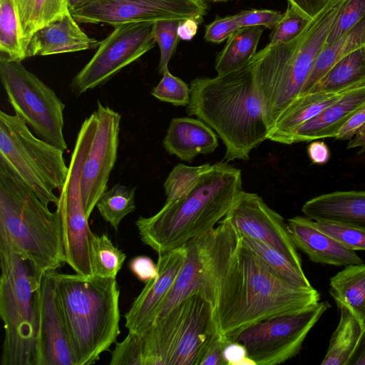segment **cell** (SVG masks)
I'll list each match as a JSON object with an SVG mask.
<instances>
[{"mask_svg": "<svg viewBox=\"0 0 365 365\" xmlns=\"http://www.w3.org/2000/svg\"><path fill=\"white\" fill-rule=\"evenodd\" d=\"M153 25V22H133L113 26L91 60L73 78L72 92L81 95L104 84L153 48L156 43Z\"/></svg>", "mask_w": 365, "mask_h": 365, "instance_id": "cell-14", "label": "cell"}, {"mask_svg": "<svg viewBox=\"0 0 365 365\" xmlns=\"http://www.w3.org/2000/svg\"><path fill=\"white\" fill-rule=\"evenodd\" d=\"M199 21L192 18L180 20L178 34L179 38L183 41L191 40L197 34Z\"/></svg>", "mask_w": 365, "mask_h": 365, "instance_id": "cell-51", "label": "cell"}, {"mask_svg": "<svg viewBox=\"0 0 365 365\" xmlns=\"http://www.w3.org/2000/svg\"><path fill=\"white\" fill-rule=\"evenodd\" d=\"M224 218L241 235L261 241L278 250L302 269V259L289 235L287 223L257 194L242 190Z\"/></svg>", "mask_w": 365, "mask_h": 365, "instance_id": "cell-17", "label": "cell"}, {"mask_svg": "<svg viewBox=\"0 0 365 365\" xmlns=\"http://www.w3.org/2000/svg\"><path fill=\"white\" fill-rule=\"evenodd\" d=\"M210 1H227V0H210Z\"/></svg>", "mask_w": 365, "mask_h": 365, "instance_id": "cell-55", "label": "cell"}, {"mask_svg": "<svg viewBox=\"0 0 365 365\" xmlns=\"http://www.w3.org/2000/svg\"><path fill=\"white\" fill-rule=\"evenodd\" d=\"M0 52L14 60L26 58L14 0H0Z\"/></svg>", "mask_w": 365, "mask_h": 365, "instance_id": "cell-35", "label": "cell"}, {"mask_svg": "<svg viewBox=\"0 0 365 365\" xmlns=\"http://www.w3.org/2000/svg\"><path fill=\"white\" fill-rule=\"evenodd\" d=\"M288 3L297 8L310 19L317 16L330 0H287Z\"/></svg>", "mask_w": 365, "mask_h": 365, "instance_id": "cell-49", "label": "cell"}, {"mask_svg": "<svg viewBox=\"0 0 365 365\" xmlns=\"http://www.w3.org/2000/svg\"><path fill=\"white\" fill-rule=\"evenodd\" d=\"M365 127V104L359 108L340 128L334 138L350 140Z\"/></svg>", "mask_w": 365, "mask_h": 365, "instance_id": "cell-48", "label": "cell"}, {"mask_svg": "<svg viewBox=\"0 0 365 365\" xmlns=\"http://www.w3.org/2000/svg\"><path fill=\"white\" fill-rule=\"evenodd\" d=\"M56 296L74 365L95 364L120 333L116 279L56 272Z\"/></svg>", "mask_w": 365, "mask_h": 365, "instance_id": "cell-5", "label": "cell"}, {"mask_svg": "<svg viewBox=\"0 0 365 365\" xmlns=\"http://www.w3.org/2000/svg\"><path fill=\"white\" fill-rule=\"evenodd\" d=\"M365 104V83L352 89L312 119L299 125L288 145L335 138L351 115Z\"/></svg>", "mask_w": 365, "mask_h": 365, "instance_id": "cell-22", "label": "cell"}, {"mask_svg": "<svg viewBox=\"0 0 365 365\" xmlns=\"http://www.w3.org/2000/svg\"><path fill=\"white\" fill-rule=\"evenodd\" d=\"M312 20L295 6H288L278 24L272 29L267 45L287 42L297 36Z\"/></svg>", "mask_w": 365, "mask_h": 365, "instance_id": "cell-38", "label": "cell"}, {"mask_svg": "<svg viewBox=\"0 0 365 365\" xmlns=\"http://www.w3.org/2000/svg\"><path fill=\"white\" fill-rule=\"evenodd\" d=\"M308 155L314 164H324L329 158L330 153L327 145L322 141H313L307 148Z\"/></svg>", "mask_w": 365, "mask_h": 365, "instance_id": "cell-50", "label": "cell"}, {"mask_svg": "<svg viewBox=\"0 0 365 365\" xmlns=\"http://www.w3.org/2000/svg\"><path fill=\"white\" fill-rule=\"evenodd\" d=\"M62 149L37 138L17 115L0 111V161L45 204L57 205L68 173Z\"/></svg>", "mask_w": 365, "mask_h": 365, "instance_id": "cell-9", "label": "cell"}, {"mask_svg": "<svg viewBox=\"0 0 365 365\" xmlns=\"http://www.w3.org/2000/svg\"><path fill=\"white\" fill-rule=\"evenodd\" d=\"M242 190L241 170L217 163L202 173L185 193L154 215L135 222L141 241L158 255L183 246L222 220Z\"/></svg>", "mask_w": 365, "mask_h": 365, "instance_id": "cell-3", "label": "cell"}, {"mask_svg": "<svg viewBox=\"0 0 365 365\" xmlns=\"http://www.w3.org/2000/svg\"><path fill=\"white\" fill-rule=\"evenodd\" d=\"M187 255L185 245L158 255V276L145 283L125 314L128 331L142 334L153 324L156 311L170 289Z\"/></svg>", "mask_w": 365, "mask_h": 365, "instance_id": "cell-19", "label": "cell"}, {"mask_svg": "<svg viewBox=\"0 0 365 365\" xmlns=\"http://www.w3.org/2000/svg\"><path fill=\"white\" fill-rule=\"evenodd\" d=\"M355 148H360L359 154L365 153V127L351 138L348 143V149Z\"/></svg>", "mask_w": 365, "mask_h": 365, "instance_id": "cell-53", "label": "cell"}, {"mask_svg": "<svg viewBox=\"0 0 365 365\" xmlns=\"http://www.w3.org/2000/svg\"><path fill=\"white\" fill-rule=\"evenodd\" d=\"M227 365H255L248 356L245 347L239 342L228 341L223 350Z\"/></svg>", "mask_w": 365, "mask_h": 365, "instance_id": "cell-47", "label": "cell"}, {"mask_svg": "<svg viewBox=\"0 0 365 365\" xmlns=\"http://www.w3.org/2000/svg\"><path fill=\"white\" fill-rule=\"evenodd\" d=\"M364 83L339 91L310 92L300 95L284 111L270 130L267 140L288 145L291 135L299 125L312 119L327 107Z\"/></svg>", "mask_w": 365, "mask_h": 365, "instance_id": "cell-25", "label": "cell"}, {"mask_svg": "<svg viewBox=\"0 0 365 365\" xmlns=\"http://www.w3.org/2000/svg\"><path fill=\"white\" fill-rule=\"evenodd\" d=\"M159 83L151 91L152 96L160 101L175 106H187L190 103V88L187 83L169 70L164 72Z\"/></svg>", "mask_w": 365, "mask_h": 365, "instance_id": "cell-39", "label": "cell"}, {"mask_svg": "<svg viewBox=\"0 0 365 365\" xmlns=\"http://www.w3.org/2000/svg\"><path fill=\"white\" fill-rule=\"evenodd\" d=\"M110 365H142V347L140 334L128 331L120 343H115L111 353Z\"/></svg>", "mask_w": 365, "mask_h": 365, "instance_id": "cell-42", "label": "cell"}, {"mask_svg": "<svg viewBox=\"0 0 365 365\" xmlns=\"http://www.w3.org/2000/svg\"><path fill=\"white\" fill-rule=\"evenodd\" d=\"M262 33L260 26L241 27L236 30L217 56L215 68L217 75L233 72L248 64L257 53Z\"/></svg>", "mask_w": 365, "mask_h": 365, "instance_id": "cell-27", "label": "cell"}, {"mask_svg": "<svg viewBox=\"0 0 365 365\" xmlns=\"http://www.w3.org/2000/svg\"><path fill=\"white\" fill-rule=\"evenodd\" d=\"M240 28L235 15L217 16L213 21L205 26L204 39L207 42L220 43Z\"/></svg>", "mask_w": 365, "mask_h": 365, "instance_id": "cell-44", "label": "cell"}, {"mask_svg": "<svg viewBox=\"0 0 365 365\" xmlns=\"http://www.w3.org/2000/svg\"><path fill=\"white\" fill-rule=\"evenodd\" d=\"M219 223L184 245L187 250L185 263L158 307L154 321L195 291H200L213 304L220 279L242 237L227 220L223 218Z\"/></svg>", "mask_w": 365, "mask_h": 365, "instance_id": "cell-10", "label": "cell"}, {"mask_svg": "<svg viewBox=\"0 0 365 365\" xmlns=\"http://www.w3.org/2000/svg\"><path fill=\"white\" fill-rule=\"evenodd\" d=\"M365 82V47L337 61L310 92L334 91Z\"/></svg>", "mask_w": 365, "mask_h": 365, "instance_id": "cell-31", "label": "cell"}, {"mask_svg": "<svg viewBox=\"0 0 365 365\" xmlns=\"http://www.w3.org/2000/svg\"><path fill=\"white\" fill-rule=\"evenodd\" d=\"M14 3L25 48L36 31L70 13L67 0H14Z\"/></svg>", "mask_w": 365, "mask_h": 365, "instance_id": "cell-30", "label": "cell"}, {"mask_svg": "<svg viewBox=\"0 0 365 365\" xmlns=\"http://www.w3.org/2000/svg\"><path fill=\"white\" fill-rule=\"evenodd\" d=\"M163 145L170 155L191 162L198 155L213 153L218 140L214 130L200 119L179 117L170 122Z\"/></svg>", "mask_w": 365, "mask_h": 365, "instance_id": "cell-24", "label": "cell"}, {"mask_svg": "<svg viewBox=\"0 0 365 365\" xmlns=\"http://www.w3.org/2000/svg\"><path fill=\"white\" fill-rule=\"evenodd\" d=\"M190 88L186 113L217 134L225 145L226 162L249 160L251 151L267 139L270 129L252 61L227 74L195 78Z\"/></svg>", "mask_w": 365, "mask_h": 365, "instance_id": "cell-2", "label": "cell"}, {"mask_svg": "<svg viewBox=\"0 0 365 365\" xmlns=\"http://www.w3.org/2000/svg\"><path fill=\"white\" fill-rule=\"evenodd\" d=\"M362 47H365V18L337 41L322 49L301 95L309 93L337 61Z\"/></svg>", "mask_w": 365, "mask_h": 365, "instance_id": "cell-29", "label": "cell"}, {"mask_svg": "<svg viewBox=\"0 0 365 365\" xmlns=\"http://www.w3.org/2000/svg\"><path fill=\"white\" fill-rule=\"evenodd\" d=\"M0 78L8 101L40 138L66 150L64 103L55 91L27 70L21 61L0 54Z\"/></svg>", "mask_w": 365, "mask_h": 365, "instance_id": "cell-11", "label": "cell"}, {"mask_svg": "<svg viewBox=\"0 0 365 365\" xmlns=\"http://www.w3.org/2000/svg\"><path fill=\"white\" fill-rule=\"evenodd\" d=\"M305 216L365 230V191H335L314 197L302 208Z\"/></svg>", "mask_w": 365, "mask_h": 365, "instance_id": "cell-23", "label": "cell"}, {"mask_svg": "<svg viewBox=\"0 0 365 365\" xmlns=\"http://www.w3.org/2000/svg\"><path fill=\"white\" fill-rule=\"evenodd\" d=\"M135 187L117 184L106 190L96 207L101 217L118 231L122 220L135 209Z\"/></svg>", "mask_w": 365, "mask_h": 365, "instance_id": "cell-34", "label": "cell"}, {"mask_svg": "<svg viewBox=\"0 0 365 365\" xmlns=\"http://www.w3.org/2000/svg\"><path fill=\"white\" fill-rule=\"evenodd\" d=\"M211 167L212 165L208 163L198 166L179 163L175 166L163 185L166 195L165 202L174 200L188 191L200 176Z\"/></svg>", "mask_w": 365, "mask_h": 365, "instance_id": "cell-36", "label": "cell"}, {"mask_svg": "<svg viewBox=\"0 0 365 365\" xmlns=\"http://www.w3.org/2000/svg\"><path fill=\"white\" fill-rule=\"evenodd\" d=\"M336 304L340 311V319L331 334L322 365H349L364 331L361 323L351 310L342 304Z\"/></svg>", "mask_w": 365, "mask_h": 365, "instance_id": "cell-28", "label": "cell"}, {"mask_svg": "<svg viewBox=\"0 0 365 365\" xmlns=\"http://www.w3.org/2000/svg\"><path fill=\"white\" fill-rule=\"evenodd\" d=\"M289 235L295 247L314 263L347 266L364 264L354 250L319 230L308 217L295 216L287 220Z\"/></svg>", "mask_w": 365, "mask_h": 365, "instance_id": "cell-20", "label": "cell"}, {"mask_svg": "<svg viewBox=\"0 0 365 365\" xmlns=\"http://www.w3.org/2000/svg\"><path fill=\"white\" fill-rule=\"evenodd\" d=\"M218 334L213 304L195 291L140 334L142 365H199Z\"/></svg>", "mask_w": 365, "mask_h": 365, "instance_id": "cell-8", "label": "cell"}, {"mask_svg": "<svg viewBox=\"0 0 365 365\" xmlns=\"http://www.w3.org/2000/svg\"><path fill=\"white\" fill-rule=\"evenodd\" d=\"M319 300L313 287L299 288L283 280L241 237L218 282L214 316L221 335L232 341L252 324L301 312Z\"/></svg>", "mask_w": 365, "mask_h": 365, "instance_id": "cell-1", "label": "cell"}, {"mask_svg": "<svg viewBox=\"0 0 365 365\" xmlns=\"http://www.w3.org/2000/svg\"><path fill=\"white\" fill-rule=\"evenodd\" d=\"M348 1L330 0L297 36L287 42L267 45L251 60L270 130L301 95L318 55Z\"/></svg>", "mask_w": 365, "mask_h": 365, "instance_id": "cell-4", "label": "cell"}, {"mask_svg": "<svg viewBox=\"0 0 365 365\" xmlns=\"http://www.w3.org/2000/svg\"><path fill=\"white\" fill-rule=\"evenodd\" d=\"M0 265V316L4 328L1 364L35 365L36 290L41 283L1 230Z\"/></svg>", "mask_w": 365, "mask_h": 365, "instance_id": "cell-7", "label": "cell"}, {"mask_svg": "<svg viewBox=\"0 0 365 365\" xmlns=\"http://www.w3.org/2000/svg\"><path fill=\"white\" fill-rule=\"evenodd\" d=\"M242 240L283 280L299 288L312 287L303 269L294 266L280 252L247 236L242 235Z\"/></svg>", "mask_w": 365, "mask_h": 365, "instance_id": "cell-32", "label": "cell"}, {"mask_svg": "<svg viewBox=\"0 0 365 365\" xmlns=\"http://www.w3.org/2000/svg\"><path fill=\"white\" fill-rule=\"evenodd\" d=\"M349 365H365V329Z\"/></svg>", "mask_w": 365, "mask_h": 365, "instance_id": "cell-52", "label": "cell"}, {"mask_svg": "<svg viewBox=\"0 0 365 365\" xmlns=\"http://www.w3.org/2000/svg\"><path fill=\"white\" fill-rule=\"evenodd\" d=\"M96 126L93 112L83 122L71 154L66 180L59 191L56 205L62 228L67 263L76 273L93 274L90 257L89 226L81 194V173Z\"/></svg>", "mask_w": 365, "mask_h": 365, "instance_id": "cell-12", "label": "cell"}, {"mask_svg": "<svg viewBox=\"0 0 365 365\" xmlns=\"http://www.w3.org/2000/svg\"><path fill=\"white\" fill-rule=\"evenodd\" d=\"M329 293L347 307L365 329V264L345 266L330 279Z\"/></svg>", "mask_w": 365, "mask_h": 365, "instance_id": "cell-26", "label": "cell"}, {"mask_svg": "<svg viewBox=\"0 0 365 365\" xmlns=\"http://www.w3.org/2000/svg\"><path fill=\"white\" fill-rule=\"evenodd\" d=\"M97 0H67L68 11L71 14L78 11Z\"/></svg>", "mask_w": 365, "mask_h": 365, "instance_id": "cell-54", "label": "cell"}, {"mask_svg": "<svg viewBox=\"0 0 365 365\" xmlns=\"http://www.w3.org/2000/svg\"><path fill=\"white\" fill-rule=\"evenodd\" d=\"M0 230L27 261L41 283L66 263L61 218L0 161Z\"/></svg>", "mask_w": 365, "mask_h": 365, "instance_id": "cell-6", "label": "cell"}, {"mask_svg": "<svg viewBox=\"0 0 365 365\" xmlns=\"http://www.w3.org/2000/svg\"><path fill=\"white\" fill-rule=\"evenodd\" d=\"M283 16V13L270 9H248L242 11L235 17L240 28L264 26L273 29Z\"/></svg>", "mask_w": 365, "mask_h": 365, "instance_id": "cell-43", "label": "cell"}, {"mask_svg": "<svg viewBox=\"0 0 365 365\" xmlns=\"http://www.w3.org/2000/svg\"><path fill=\"white\" fill-rule=\"evenodd\" d=\"M364 18L365 0H349L334 24L325 46L337 41Z\"/></svg>", "mask_w": 365, "mask_h": 365, "instance_id": "cell-40", "label": "cell"}, {"mask_svg": "<svg viewBox=\"0 0 365 365\" xmlns=\"http://www.w3.org/2000/svg\"><path fill=\"white\" fill-rule=\"evenodd\" d=\"M129 269L141 282L146 283L157 277V264L148 256L140 255L133 257L129 262Z\"/></svg>", "mask_w": 365, "mask_h": 365, "instance_id": "cell-45", "label": "cell"}, {"mask_svg": "<svg viewBox=\"0 0 365 365\" xmlns=\"http://www.w3.org/2000/svg\"><path fill=\"white\" fill-rule=\"evenodd\" d=\"M208 10L205 0H97L71 14L79 23L115 26L133 22H155L192 18L200 24Z\"/></svg>", "mask_w": 365, "mask_h": 365, "instance_id": "cell-15", "label": "cell"}, {"mask_svg": "<svg viewBox=\"0 0 365 365\" xmlns=\"http://www.w3.org/2000/svg\"><path fill=\"white\" fill-rule=\"evenodd\" d=\"M100 42L89 37L68 13L34 33L25 48L26 57L93 49Z\"/></svg>", "mask_w": 365, "mask_h": 365, "instance_id": "cell-21", "label": "cell"}, {"mask_svg": "<svg viewBox=\"0 0 365 365\" xmlns=\"http://www.w3.org/2000/svg\"><path fill=\"white\" fill-rule=\"evenodd\" d=\"M329 307L328 302H319L301 312L261 321L233 341L245 347L255 365L282 364L299 353L307 334Z\"/></svg>", "mask_w": 365, "mask_h": 365, "instance_id": "cell-13", "label": "cell"}, {"mask_svg": "<svg viewBox=\"0 0 365 365\" xmlns=\"http://www.w3.org/2000/svg\"><path fill=\"white\" fill-rule=\"evenodd\" d=\"M90 257L93 275L116 279L126 255L115 247L106 235H98L92 232Z\"/></svg>", "mask_w": 365, "mask_h": 365, "instance_id": "cell-33", "label": "cell"}, {"mask_svg": "<svg viewBox=\"0 0 365 365\" xmlns=\"http://www.w3.org/2000/svg\"><path fill=\"white\" fill-rule=\"evenodd\" d=\"M180 22V19H165L153 22V34L160 51L158 68L160 74L168 70L169 61L175 53L180 39L178 34Z\"/></svg>", "mask_w": 365, "mask_h": 365, "instance_id": "cell-37", "label": "cell"}, {"mask_svg": "<svg viewBox=\"0 0 365 365\" xmlns=\"http://www.w3.org/2000/svg\"><path fill=\"white\" fill-rule=\"evenodd\" d=\"M317 227L351 250L365 251V230L330 222L314 221Z\"/></svg>", "mask_w": 365, "mask_h": 365, "instance_id": "cell-41", "label": "cell"}, {"mask_svg": "<svg viewBox=\"0 0 365 365\" xmlns=\"http://www.w3.org/2000/svg\"><path fill=\"white\" fill-rule=\"evenodd\" d=\"M35 365H74L56 296V270L46 272L36 290Z\"/></svg>", "mask_w": 365, "mask_h": 365, "instance_id": "cell-18", "label": "cell"}, {"mask_svg": "<svg viewBox=\"0 0 365 365\" xmlns=\"http://www.w3.org/2000/svg\"><path fill=\"white\" fill-rule=\"evenodd\" d=\"M96 126L81 173V194L85 212L90 217L101 195L107 190L119 145L121 115L98 102L94 111Z\"/></svg>", "mask_w": 365, "mask_h": 365, "instance_id": "cell-16", "label": "cell"}, {"mask_svg": "<svg viewBox=\"0 0 365 365\" xmlns=\"http://www.w3.org/2000/svg\"><path fill=\"white\" fill-rule=\"evenodd\" d=\"M228 341L221 334H218L207 345L199 365H227L223 350Z\"/></svg>", "mask_w": 365, "mask_h": 365, "instance_id": "cell-46", "label": "cell"}]
</instances>
